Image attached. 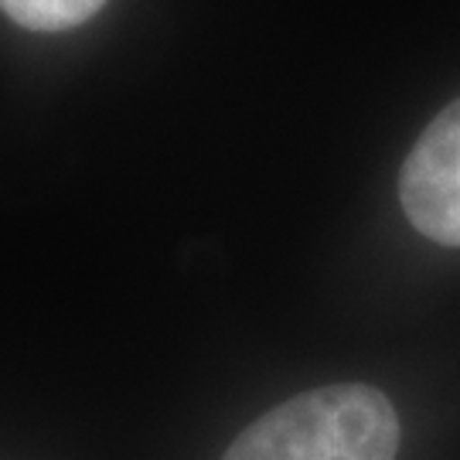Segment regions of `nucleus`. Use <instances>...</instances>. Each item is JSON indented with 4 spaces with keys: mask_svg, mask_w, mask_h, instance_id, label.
Here are the masks:
<instances>
[{
    "mask_svg": "<svg viewBox=\"0 0 460 460\" xmlns=\"http://www.w3.org/2000/svg\"><path fill=\"white\" fill-rule=\"evenodd\" d=\"M399 416L376 385L341 382L279 402L222 460H395Z\"/></svg>",
    "mask_w": 460,
    "mask_h": 460,
    "instance_id": "obj_1",
    "label": "nucleus"
},
{
    "mask_svg": "<svg viewBox=\"0 0 460 460\" xmlns=\"http://www.w3.org/2000/svg\"><path fill=\"white\" fill-rule=\"evenodd\" d=\"M402 208L440 246H460V99L427 127L399 178Z\"/></svg>",
    "mask_w": 460,
    "mask_h": 460,
    "instance_id": "obj_2",
    "label": "nucleus"
},
{
    "mask_svg": "<svg viewBox=\"0 0 460 460\" xmlns=\"http://www.w3.org/2000/svg\"><path fill=\"white\" fill-rule=\"evenodd\" d=\"M106 0H0V11L28 31H68L102 11Z\"/></svg>",
    "mask_w": 460,
    "mask_h": 460,
    "instance_id": "obj_3",
    "label": "nucleus"
}]
</instances>
